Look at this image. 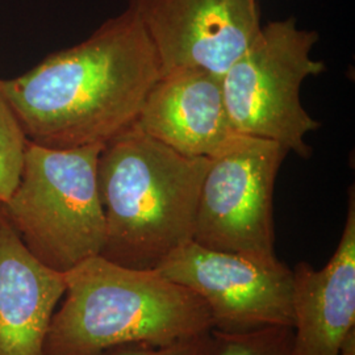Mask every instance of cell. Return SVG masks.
I'll return each mask as SVG.
<instances>
[{
    "mask_svg": "<svg viewBox=\"0 0 355 355\" xmlns=\"http://www.w3.org/2000/svg\"><path fill=\"white\" fill-rule=\"evenodd\" d=\"M209 158L186 157L136 123L103 145L98 186L104 215L99 255L116 265L155 270L193 240Z\"/></svg>",
    "mask_w": 355,
    "mask_h": 355,
    "instance_id": "cell-2",
    "label": "cell"
},
{
    "mask_svg": "<svg viewBox=\"0 0 355 355\" xmlns=\"http://www.w3.org/2000/svg\"><path fill=\"white\" fill-rule=\"evenodd\" d=\"M337 355H355V328L345 337Z\"/></svg>",
    "mask_w": 355,
    "mask_h": 355,
    "instance_id": "cell-15",
    "label": "cell"
},
{
    "mask_svg": "<svg viewBox=\"0 0 355 355\" xmlns=\"http://www.w3.org/2000/svg\"><path fill=\"white\" fill-rule=\"evenodd\" d=\"M103 145L51 149L28 141L19 182L3 203L26 248L66 272L99 255L104 215L98 186Z\"/></svg>",
    "mask_w": 355,
    "mask_h": 355,
    "instance_id": "cell-4",
    "label": "cell"
},
{
    "mask_svg": "<svg viewBox=\"0 0 355 355\" xmlns=\"http://www.w3.org/2000/svg\"><path fill=\"white\" fill-rule=\"evenodd\" d=\"M162 76L157 51L128 6L89 37L3 79L26 139L51 149L104 145L132 127Z\"/></svg>",
    "mask_w": 355,
    "mask_h": 355,
    "instance_id": "cell-1",
    "label": "cell"
},
{
    "mask_svg": "<svg viewBox=\"0 0 355 355\" xmlns=\"http://www.w3.org/2000/svg\"><path fill=\"white\" fill-rule=\"evenodd\" d=\"M162 74L198 67L224 76L258 36V0H129Z\"/></svg>",
    "mask_w": 355,
    "mask_h": 355,
    "instance_id": "cell-8",
    "label": "cell"
},
{
    "mask_svg": "<svg viewBox=\"0 0 355 355\" xmlns=\"http://www.w3.org/2000/svg\"><path fill=\"white\" fill-rule=\"evenodd\" d=\"M215 337L211 330L208 333L168 345H120L107 349L99 355H215Z\"/></svg>",
    "mask_w": 355,
    "mask_h": 355,
    "instance_id": "cell-14",
    "label": "cell"
},
{
    "mask_svg": "<svg viewBox=\"0 0 355 355\" xmlns=\"http://www.w3.org/2000/svg\"><path fill=\"white\" fill-rule=\"evenodd\" d=\"M215 355H297L292 328H263L240 333L212 330Z\"/></svg>",
    "mask_w": 355,
    "mask_h": 355,
    "instance_id": "cell-13",
    "label": "cell"
},
{
    "mask_svg": "<svg viewBox=\"0 0 355 355\" xmlns=\"http://www.w3.org/2000/svg\"><path fill=\"white\" fill-rule=\"evenodd\" d=\"M64 291V272L32 254L0 203V355H45Z\"/></svg>",
    "mask_w": 355,
    "mask_h": 355,
    "instance_id": "cell-11",
    "label": "cell"
},
{
    "mask_svg": "<svg viewBox=\"0 0 355 355\" xmlns=\"http://www.w3.org/2000/svg\"><path fill=\"white\" fill-rule=\"evenodd\" d=\"M288 152L274 141L236 133L209 158L192 241L221 252L274 259V189Z\"/></svg>",
    "mask_w": 355,
    "mask_h": 355,
    "instance_id": "cell-6",
    "label": "cell"
},
{
    "mask_svg": "<svg viewBox=\"0 0 355 355\" xmlns=\"http://www.w3.org/2000/svg\"><path fill=\"white\" fill-rule=\"evenodd\" d=\"M318 40L316 31L299 28L295 17L262 26L221 78L236 133L278 142L303 158L312 154L305 136L321 124L303 107L300 89L306 78L327 70L311 55Z\"/></svg>",
    "mask_w": 355,
    "mask_h": 355,
    "instance_id": "cell-5",
    "label": "cell"
},
{
    "mask_svg": "<svg viewBox=\"0 0 355 355\" xmlns=\"http://www.w3.org/2000/svg\"><path fill=\"white\" fill-rule=\"evenodd\" d=\"M155 270L203 302L214 330L292 328V270L278 258L221 252L190 241Z\"/></svg>",
    "mask_w": 355,
    "mask_h": 355,
    "instance_id": "cell-7",
    "label": "cell"
},
{
    "mask_svg": "<svg viewBox=\"0 0 355 355\" xmlns=\"http://www.w3.org/2000/svg\"><path fill=\"white\" fill-rule=\"evenodd\" d=\"M26 144L28 139L0 79V203L10 198L19 182Z\"/></svg>",
    "mask_w": 355,
    "mask_h": 355,
    "instance_id": "cell-12",
    "label": "cell"
},
{
    "mask_svg": "<svg viewBox=\"0 0 355 355\" xmlns=\"http://www.w3.org/2000/svg\"><path fill=\"white\" fill-rule=\"evenodd\" d=\"M221 78L198 67L166 71L149 91L136 124L186 157H215L236 135Z\"/></svg>",
    "mask_w": 355,
    "mask_h": 355,
    "instance_id": "cell-9",
    "label": "cell"
},
{
    "mask_svg": "<svg viewBox=\"0 0 355 355\" xmlns=\"http://www.w3.org/2000/svg\"><path fill=\"white\" fill-rule=\"evenodd\" d=\"M64 278L45 355H99L120 345H168L214 330L203 302L157 270L121 266L95 255L66 271Z\"/></svg>",
    "mask_w": 355,
    "mask_h": 355,
    "instance_id": "cell-3",
    "label": "cell"
},
{
    "mask_svg": "<svg viewBox=\"0 0 355 355\" xmlns=\"http://www.w3.org/2000/svg\"><path fill=\"white\" fill-rule=\"evenodd\" d=\"M293 345L297 355H337L355 328V192L349 189L341 240L329 262L292 270Z\"/></svg>",
    "mask_w": 355,
    "mask_h": 355,
    "instance_id": "cell-10",
    "label": "cell"
}]
</instances>
